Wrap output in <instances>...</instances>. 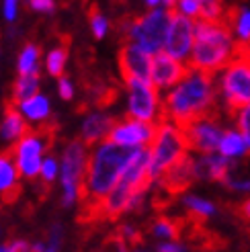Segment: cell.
Instances as JSON below:
<instances>
[{
  "label": "cell",
  "mask_w": 250,
  "mask_h": 252,
  "mask_svg": "<svg viewBox=\"0 0 250 252\" xmlns=\"http://www.w3.org/2000/svg\"><path fill=\"white\" fill-rule=\"evenodd\" d=\"M156 252H183V246L181 244H160Z\"/></svg>",
  "instance_id": "f35d334b"
},
{
  "label": "cell",
  "mask_w": 250,
  "mask_h": 252,
  "mask_svg": "<svg viewBox=\"0 0 250 252\" xmlns=\"http://www.w3.org/2000/svg\"><path fill=\"white\" fill-rule=\"evenodd\" d=\"M0 252H10V244H8V242H4L2 246H0Z\"/></svg>",
  "instance_id": "60d3db41"
},
{
  "label": "cell",
  "mask_w": 250,
  "mask_h": 252,
  "mask_svg": "<svg viewBox=\"0 0 250 252\" xmlns=\"http://www.w3.org/2000/svg\"><path fill=\"white\" fill-rule=\"evenodd\" d=\"M41 78L39 76H17L12 84V103H21L25 98H31L39 93Z\"/></svg>",
  "instance_id": "cb8c5ba5"
},
{
  "label": "cell",
  "mask_w": 250,
  "mask_h": 252,
  "mask_svg": "<svg viewBox=\"0 0 250 252\" xmlns=\"http://www.w3.org/2000/svg\"><path fill=\"white\" fill-rule=\"evenodd\" d=\"M119 70L123 80H144L150 82V70H152V56L142 52L133 43H125L119 49Z\"/></svg>",
  "instance_id": "5bb4252c"
},
{
  "label": "cell",
  "mask_w": 250,
  "mask_h": 252,
  "mask_svg": "<svg viewBox=\"0 0 250 252\" xmlns=\"http://www.w3.org/2000/svg\"><path fill=\"white\" fill-rule=\"evenodd\" d=\"M218 113H211V115L199 117L193 123H189L187 127H183V135L189 150H197L201 154H214L219 140H221V127L218 123Z\"/></svg>",
  "instance_id": "30bf717a"
},
{
  "label": "cell",
  "mask_w": 250,
  "mask_h": 252,
  "mask_svg": "<svg viewBox=\"0 0 250 252\" xmlns=\"http://www.w3.org/2000/svg\"><path fill=\"white\" fill-rule=\"evenodd\" d=\"M219 156L223 158H238V156H244L246 154V144L242 140V135L236 131V129H228L221 133V140H219Z\"/></svg>",
  "instance_id": "603a6c76"
},
{
  "label": "cell",
  "mask_w": 250,
  "mask_h": 252,
  "mask_svg": "<svg viewBox=\"0 0 250 252\" xmlns=\"http://www.w3.org/2000/svg\"><path fill=\"white\" fill-rule=\"evenodd\" d=\"M68 64V49L64 45H56L54 49H49L45 56V70L49 76L54 78H62L64 76V70Z\"/></svg>",
  "instance_id": "d4e9b609"
},
{
  "label": "cell",
  "mask_w": 250,
  "mask_h": 252,
  "mask_svg": "<svg viewBox=\"0 0 250 252\" xmlns=\"http://www.w3.org/2000/svg\"><path fill=\"white\" fill-rule=\"evenodd\" d=\"M177 4H179V12L183 17L191 19V21L195 17L201 19V4H199L197 0H177Z\"/></svg>",
  "instance_id": "4dcf8cb0"
},
{
  "label": "cell",
  "mask_w": 250,
  "mask_h": 252,
  "mask_svg": "<svg viewBox=\"0 0 250 252\" xmlns=\"http://www.w3.org/2000/svg\"><path fill=\"white\" fill-rule=\"evenodd\" d=\"M29 252H45V248L41 246V244H35V246H31V250Z\"/></svg>",
  "instance_id": "ab89813d"
},
{
  "label": "cell",
  "mask_w": 250,
  "mask_h": 252,
  "mask_svg": "<svg viewBox=\"0 0 250 252\" xmlns=\"http://www.w3.org/2000/svg\"><path fill=\"white\" fill-rule=\"evenodd\" d=\"M91 31L96 39H103V37L109 33V21L103 12L96 10V8L91 12Z\"/></svg>",
  "instance_id": "f1b7e54d"
},
{
  "label": "cell",
  "mask_w": 250,
  "mask_h": 252,
  "mask_svg": "<svg viewBox=\"0 0 250 252\" xmlns=\"http://www.w3.org/2000/svg\"><path fill=\"white\" fill-rule=\"evenodd\" d=\"M8 244H10V252H29L31 250V244L25 240H12Z\"/></svg>",
  "instance_id": "d590c367"
},
{
  "label": "cell",
  "mask_w": 250,
  "mask_h": 252,
  "mask_svg": "<svg viewBox=\"0 0 250 252\" xmlns=\"http://www.w3.org/2000/svg\"><path fill=\"white\" fill-rule=\"evenodd\" d=\"M193 21L183 17L181 12L172 10L170 17V27L166 33V41H164V52L166 56L174 58V60H189L191 49H193Z\"/></svg>",
  "instance_id": "7c38bea8"
},
{
  "label": "cell",
  "mask_w": 250,
  "mask_h": 252,
  "mask_svg": "<svg viewBox=\"0 0 250 252\" xmlns=\"http://www.w3.org/2000/svg\"><path fill=\"white\" fill-rule=\"evenodd\" d=\"M135 252H140V250H135Z\"/></svg>",
  "instance_id": "b9f144b4"
},
{
  "label": "cell",
  "mask_w": 250,
  "mask_h": 252,
  "mask_svg": "<svg viewBox=\"0 0 250 252\" xmlns=\"http://www.w3.org/2000/svg\"><path fill=\"white\" fill-rule=\"evenodd\" d=\"M58 94L64 100H72L74 98V82L68 76L58 78Z\"/></svg>",
  "instance_id": "836d02e7"
},
{
  "label": "cell",
  "mask_w": 250,
  "mask_h": 252,
  "mask_svg": "<svg viewBox=\"0 0 250 252\" xmlns=\"http://www.w3.org/2000/svg\"><path fill=\"white\" fill-rule=\"evenodd\" d=\"M31 10L41 12V15H49L56 10V0H27Z\"/></svg>",
  "instance_id": "d6a6232c"
},
{
  "label": "cell",
  "mask_w": 250,
  "mask_h": 252,
  "mask_svg": "<svg viewBox=\"0 0 250 252\" xmlns=\"http://www.w3.org/2000/svg\"><path fill=\"white\" fill-rule=\"evenodd\" d=\"M27 131H29V125L19 115V111L15 107L6 109L2 119H0V140L6 144H17Z\"/></svg>",
  "instance_id": "ffe728a7"
},
{
  "label": "cell",
  "mask_w": 250,
  "mask_h": 252,
  "mask_svg": "<svg viewBox=\"0 0 250 252\" xmlns=\"http://www.w3.org/2000/svg\"><path fill=\"white\" fill-rule=\"evenodd\" d=\"M185 205H187V209H189V211L197 213V216H201V218H209V216H211V213H214V211H216L214 203H209V201H205V199H199V197H193V195H189V197H185Z\"/></svg>",
  "instance_id": "83f0119b"
},
{
  "label": "cell",
  "mask_w": 250,
  "mask_h": 252,
  "mask_svg": "<svg viewBox=\"0 0 250 252\" xmlns=\"http://www.w3.org/2000/svg\"><path fill=\"white\" fill-rule=\"evenodd\" d=\"M89 148L80 140H72L62 152L60 160V181H62V205L72 207L80 197V187L84 181Z\"/></svg>",
  "instance_id": "ba28073f"
},
{
  "label": "cell",
  "mask_w": 250,
  "mask_h": 252,
  "mask_svg": "<svg viewBox=\"0 0 250 252\" xmlns=\"http://www.w3.org/2000/svg\"><path fill=\"white\" fill-rule=\"evenodd\" d=\"M230 160L219 154H203V158L195 160V176L197 179H209L216 183H228Z\"/></svg>",
  "instance_id": "d6986e66"
},
{
  "label": "cell",
  "mask_w": 250,
  "mask_h": 252,
  "mask_svg": "<svg viewBox=\"0 0 250 252\" xmlns=\"http://www.w3.org/2000/svg\"><path fill=\"white\" fill-rule=\"evenodd\" d=\"M21 176L10 152L0 154V197L4 203H12L21 195Z\"/></svg>",
  "instance_id": "e0dca14e"
},
{
  "label": "cell",
  "mask_w": 250,
  "mask_h": 252,
  "mask_svg": "<svg viewBox=\"0 0 250 252\" xmlns=\"http://www.w3.org/2000/svg\"><path fill=\"white\" fill-rule=\"evenodd\" d=\"M52 142H54L52 131L41 127V129H29L17 144H12L10 156L15 160V166L21 179L35 181L39 176L41 162Z\"/></svg>",
  "instance_id": "52a82bcc"
},
{
  "label": "cell",
  "mask_w": 250,
  "mask_h": 252,
  "mask_svg": "<svg viewBox=\"0 0 250 252\" xmlns=\"http://www.w3.org/2000/svg\"><path fill=\"white\" fill-rule=\"evenodd\" d=\"M154 133H156L154 123H144L127 117L123 121H115V125L107 135V142L121 148H146L152 144Z\"/></svg>",
  "instance_id": "8fae6325"
},
{
  "label": "cell",
  "mask_w": 250,
  "mask_h": 252,
  "mask_svg": "<svg viewBox=\"0 0 250 252\" xmlns=\"http://www.w3.org/2000/svg\"><path fill=\"white\" fill-rule=\"evenodd\" d=\"M170 17H172V10H168L164 6H158V8L150 10L148 15L127 23L125 25L127 43H133L135 47H140L148 56L160 54L162 49H164L166 33L170 27Z\"/></svg>",
  "instance_id": "8992f818"
},
{
  "label": "cell",
  "mask_w": 250,
  "mask_h": 252,
  "mask_svg": "<svg viewBox=\"0 0 250 252\" xmlns=\"http://www.w3.org/2000/svg\"><path fill=\"white\" fill-rule=\"evenodd\" d=\"M218 113L214 76L187 68L185 78L172 86V91L160 103V121H168L177 127H187L199 117Z\"/></svg>",
  "instance_id": "7a4b0ae2"
},
{
  "label": "cell",
  "mask_w": 250,
  "mask_h": 252,
  "mask_svg": "<svg viewBox=\"0 0 250 252\" xmlns=\"http://www.w3.org/2000/svg\"><path fill=\"white\" fill-rule=\"evenodd\" d=\"M221 96L230 113L250 103V43H234V56L221 74Z\"/></svg>",
  "instance_id": "277c9868"
},
{
  "label": "cell",
  "mask_w": 250,
  "mask_h": 252,
  "mask_svg": "<svg viewBox=\"0 0 250 252\" xmlns=\"http://www.w3.org/2000/svg\"><path fill=\"white\" fill-rule=\"evenodd\" d=\"M127 115L129 119L154 123L160 121V96L158 88L144 80H127Z\"/></svg>",
  "instance_id": "9c48e42d"
},
{
  "label": "cell",
  "mask_w": 250,
  "mask_h": 252,
  "mask_svg": "<svg viewBox=\"0 0 250 252\" xmlns=\"http://www.w3.org/2000/svg\"><path fill=\"white\" fill-rule=\"evenodd\" d=\"M187 152H189V148H187L181 127H177V125H172L168 121L158 123L154 140L148 148V172L152 176V181H158Z\"/></svg>",
  "instance_id": "5b68a950"
},
{
  "label": "cell",
  "mask_w": 250,
  "mask_h": 252,
  "mask_svg": "<svg viewBox=\"0 0 250 252\" xmlns=\"http://www.w3.org/2000/svg\"><path fill=\"white\" fill-rule=\"evenodd\" d=\"M146 4L158 8V4H164V8H172V4H177V0H146Z\"/></svg>",
  "instance_id": "74e56055"
},
{
  "label": "cell",
  "mask_w": 250,
  "mask_h": 252,
  "mask_svg": "<svg viewBox=\"0 0 250 252\" xmlns=\"http://www.w3.org/2000/svg\"><path fill=\"white\" fill-rule=\"evenodd\" d=\"M41 49L35 43L23 45L17 56V76H39Z\"/></svg>",
  "instance_id": "44dd1931"
},
{
  "label": "cell",
  "mask_w": 250,
  "mask_h": 252,
  "mask_svg": "<svg viewBox=\"0 0 250 252\" xmlns=\"http://www.w3.org/2000/svg\"><path fill=\"white\" fill-rule=\"evenodd\" d=\"M0 10H2V19L6 23H15L19 17V0H2Z\"/></svg>",
  "instance_id": "1f68e13d"
},
{
  "label": "cell",
  "mask_w": 250,
  "mask_h": 252,
  "mask_svg": "<svg viewBox=\"0 0 250 252\" xmlns=\"http://www.w3.org/2000/svg\"><path fill=\"white\" fill-rule=\"evenodd\" d=\"M238 133L242 135V140L246 144V152H250V103L238 111Z\"/></svg>",
  "instance_id": "f546056e"
},
{
  "label": "cell",
  "mask_w": 250,
  "mask_h": 252,
  "mask_svg": "<svg viewBox=\"0 0 250 252\" xmlns=\"http://www.w3.org/2000/svg\"><path fill=\"white\" fill-rule=\"evenodd\" d=\"M15 109L19 111V115L27 121V125H39L52 117V100L43 93H37L31 98L15 103Z\"/></svg>",
  "instance_id": "ac0fdd59"
},
{
  "label": "cell",
  "mask_w": 250,
  "mask_h": 252,
  "mask_svg": "<svg viewBox=\"0 0 250 252\" xmlns=\"http://www.w3.org/2000/svg\"><path fill=\"white\" fill-rule=\"evenodd\" d=\"M60 174V162L54 154H47L41 162V168H39V176L37 179H41V185L43 187H49Z\"/></svg>",
  "instance_id": "4316f807"
},
{
  "label": "cell",
  "mask_w": 250,
  "mask_h": 252,
  "mask_svg": "<svg viewBox=\"0 0 250 252\" xmlns=\"http://www.w3.org/2000/svg\"><path fill=\"white\" fill-rule=\"evenodd\" d=\"M195 158L187 152L177 164L170 166L164 174L158 179V191L166 197H177L185 193L195 183Z\"/></svg>",
  "instance_id": "4fadbf2b"
},
{
  "label": "cell",
  "mask_w": 250,
  "mask_h": 252,
  "mask_svg": "<svg viewBox=\"0 0 250 252\" xmlns=\"http://www.w3.org/2000/svg\"><path fill=\"white\" fill-rule=\"evenodd\" d=\"M234 35L226 21H197L193 25V49L187 68L216 76L234 56Z\"/></svg>",
  "instance_id": "3957f363"
},
{
  "label": "cell",
  "mask_w": 250,
  "mask_h": 252,
  "mask_svg": "<svg viewBox=\"0 0 250 252\" xmlns=\"http://www.w3.org/2000/svg\"><path fill=\"white\" fill-rule=\"evenodd\" d=\"M226 185H230L236 191H250V179L248 181H228Z\"/></svg>",
  "instance_id": "8d00e7d4"
},
{
  "label": "cell",
  "mask_w": 250,
  "mask_h": 252,
  "mask_svg": "<svg viewBox=\"0 0 250 252\" xmlns=\"http://www.w3.org/2000/svg\"><path fill=\"white\" fill-rule=\"evenodd\" d=\"M142 148H121L111 142H101L89 152L86 162L84 181L80 187V213H89L101 201L113 191V187L119 183L123 170L129 166V162L137 156Z\"/></svg>",
  "instance_id": "6da1fadb"
},
{
  "label": "cell",
  "mask_w": 250,
  "mask_h": 252,
  "mask_svg": "<svg viewBox=\"0 0 250 252\" xmlns=\"http://www.w3.org/2000/svg\"><path fill=\"white\" fill-rule=\"evenodd\" d=\"M234 17H228L226 15V21L228 27L232 29V33L236 31L240 37V41L244 43H250V8H238V10H232Z\"/></svg>",
  "instance_id": "484cf974"
},
{
  "label": "cell",
  "mask_w": 250,
  "mask_h": 252,
  "mask_svg": "<svg viewBox=\"0 0 250 252\" xmlns=\"http://www.w3.org/2000/svg\"><path fill=\"white\" fill-rule=\"evenodd\" d=\"M185 218H164L160 216L152 223V234L158 238H168V240H181L185 232Z\"/></svg>",
  "instance_id": "7402d4cb"
},
{
  "label": "cell",
  "mask_w": 250,
  "mask_h": 252,
  "mask_svg": "<svg viewBox=\"0 0 250 252\" xmlns=\"http://www.w3.org/2000/svg\"><path fill=\"white\" fill-rule=\"evenodd\" d=\"M113 125H115V119L111 115H105V113H98V111L91 113V115L84 117V121L80 125V137L78 140L86 148H93V146L107 140V135H109Z\"/></svg>",
  "instance_id": "2e32d148"
},
{
  "label": "cell",
  "mask_w": 250,
  "mask_h": 252,
  "mask_svg": "<svg viewBox=\"0 0 250 252\" xmlns=\"http://www.w3.org/2000/svg\"><path fill=\"white\" fill-rule=\"evenodd\" d=\"M187 74V66L183 62L160 52L152 56V70H150V84L154 88H172L177 86Z\"/></svg>",
  "instance_id": "9a60e30c"
},
{
  "label": "cell",
  "mask_w": 250,
  "mask_h": 252,
  "mask_svg": "<svg viewBox=\"0 0 250 252\" xmlns=\"http://www.w3.org/2000/svg\"><path fill=\"white\" fill-rule=\"evenodd\" d=\"M234 213H236V216H238V220H242V221L250 223V199L242 201V203H240V205H236Z\"/></svg>",
  "instance_id": "e575fe53"
}]
</instances>
